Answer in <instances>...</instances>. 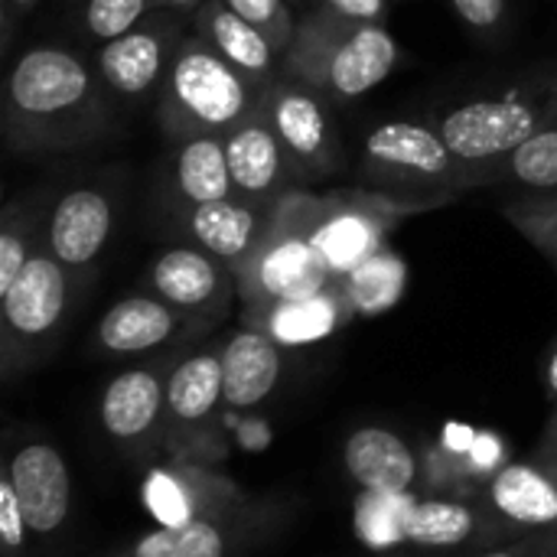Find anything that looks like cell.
<instances>
[{"instance_id":"cell-1","label":"cell","mask_w":557,"mask_h":557,"mask_svg":"<svg viewBox=\"0 0 557 557\" xmlns=\"http://www.w3.org/2000/svg\"><path fill=\"white\" fill-rule=\"evenodd\" d=\"M114 101L91 55L65 46H33L7 72V150L39 157L98 144L114 127Z\"/></svg>"},{"instance_id":"cell-2","label":"cell","mask_w":557,"mask_h":557,"mask_svg":"<svg viewBox=\"0 0 557 557\" xmlns=\"http://www.w3.org/2000/svg\"><path fill=\"white\" fill-rule=\"evenodd\" d=\"M401 62V46L388 23H359L310 7L284 52V72L330 98L349 104L382 85Z\"/></svg>"},{"instance_id":"cell-3","label":"cell","mask_w":557,"mask_h":557,"mask_svg":"<svg viewBox=\"0 0 557 557\" xmlns=\"http://www.w3.org/2000/svg\"><path fill=\"white\" fill-rule=\"evenodd\" d=\"M437 131L450 144L470 189L486 186L490 173L532 134L557 124V69L525 75L496 95H473L437 114Z\"/></svg>"},{"instance_id":"cell-4","label":"cell","mask_w":557,"mask_h":557,"mask_svg":"<svg viewBox=\"0 0 557 557\" xmlns=\"http://www.w3.org/2000/svg\"><path fill=\"white\" fill-rule=\"evenodd\" d=\"M356 183L418 212L454 202L470 189L437 124L418 117L382 121L366 134L356 157Z\"/></svg>"},{"instance_id":"cell-5","label":"cell","mask_w":557,"mask_h":557,"mask_svg":"<svg viewBox=\"0 0 557 557\" xmlns=\"http://www.w3.org/2000/svg\"><path fill=\"white\" fill-rule=\"evenodd\" d=\"M264 91L232 69L202 36L189 33L157 91V117L170 140L193 134L225 137L261 108Z\"/></svg>"},{"instance_id":"cell-6","label":"cell","mask_w":557,"mask_h":557,"mask_svg":"<svg viewBox=\"0 0 557 557\" xmlns=\"http://www.w3.org/2000/svg\"><path fill=\"white\" fill-rule=\"evenodd\" d=\"M313 189H294L277 202L268 232L235 271L245 307L313 297L336 284L313 245Z\"/></svg>"},{"instance_id":"cell-7","label":"cell","mask_w":557,"mask_h":557,"mask_svg":"<svg viewBox=\"0 0 557 557\" xmlns=\"http://www.w3.org/2000/svg\"><path fill=\"white\" fill-rule=\"evenodd\" d=\"M261 108L277 140L284 144L304 189H310L307 183L330 180L346 170V144L333 114L336 104L330 98H323L290 72H281L264 91Z\"/></svg>"},{"instance_id":"cell-8","label":"cell","mask_w":557,"mask_h":557,"mask_svg":"<svg viewBox=\"0 0 557 557\" xmlns=\"http://www.w3.org/2000/svg\"><path fill=\"white\" fill-rule=\"evenodd\" d=\"M418 209L395 202L372 189H333L317 196L313 206V245L339 281L369 261L375 251L388 248V235Z\"/></svg>"},{"instance_id":"cell-9","label":"cell","mask_w":557,"mask_h":557,"mask_svg":"<svg viewBox=\"0 0 557 557\" xmlns=\"http://www.w3.org/2000/svg\"><path fill=\"white\" fill-rule=\"evenodd\" d=\"M186 26H193V20H186L176 10L157 7L134 29L121 33L104 46H95L91 65L101 75L104 88L117 101L144 98L153 88L160 91L173 55L189 36Z\"/></svg>"},{"instance_id":"cell-10","label":"cell","mask_w":557,"mask_h":557,"mask_svg":"<svg viewBox=\"0 0 557 557\" xmlns=\"http://www.w3.org/2000/svg\"><path fill=\"white\" fill-rule=\"evenodd\" d=\"M75 284L78 277H72L46 248L29 258L20 277L0 294L7 359L49 343L62 330Z\"/></svg>"},{"instance_id":"cell-11","label":"cell","mask_w":557,"mask_h":557,"mask_svg":"<svg viewBox=\"0 0 557 557\" xmlns=\"http://www.w3.org/2000/svg\"><path fill=\"white\" fill-rule=\"evenodd\" d=\"M114 212H117V196L108 180L75 183L52 202L42 232V248L72 277H82L85 271L95 268V261L108 248L114 232Z\"/></svg>"},{"instance_id":"cell-12","label":"cell","mask_w":557,"mask_h":557,"mask_svg":"<svg viewBox=\"0 0 557 557\" xmlns=\"http://www.w3.org/2000/svg\"><path fill=\"white\" fill-rule=\"evenodd\" d=\"M147 290L166 300L183 317H219L238 294L235 271L199 245H173L147 268Z\"/></svg>"},{"instance_id":"cell-13","label":"cell","mask_w":557,"mask_h":557,"mask_svg":"<svg viewBox=\"0 0 557 557\" xmlns=\"http://www.w3.org/2000/svg\"><path fill=\"white\" fill-rule=\"evenodd\" d=\"M225 157H228L232 186L245 199L277 202L287 193L304 189L264 108H258L225 134Z\"/></svg>"},{"instance_id":"cell-14","label":"cell","mask_w":557,"mask_h":557,"mask_svg":"<svg viewBox=\"0 0 557 557\" xmlns=\"http://www.w3.org/2000/svg\"><path fill=\"white\" fill-rule=\"evenodd\" d=\"M281 202V199H277ZM277 202H261V199H245V196H228L219 202L196 206L183 212V228L193 245L238 271L245 258L255 251L261 235L268 232Z\"/></svg>"},{"instance_id":"cell-15","label":"cell","mask_w":557,"mask_h":557,"mask_svg":"<svg viewBox=\"0 0 557 557\" xmlns=\"http://www.w3.org/2000/svg\"><path fill=\"white\" fill-rule=\"evenodd\" d=\"M7 480L13 483L33 535H52L62 529L72 506V480L52 444H23L7 467Z\"/></svg>"},{"instance_id":"cell-16","label":"cell","mask_w":557,"mask_h":557,"mask_svg":"<svg viewBox=\"0 0 557 557\" xmlns=\"http://www.w3.org/2000/svg\"><path fill=\"white\" fill-rule=\"evenodd\" d=\"M193 33L202 36L232 69H238L255 88L268 91L284 72V55L274 42L245 16H238L225 0H206L193 16Z\"/></svg>"},{"instance_id":"cell-17","label":"cell","mask_w":557,"mask_h":557,"mask_svg":"<svg viewBox=\"0 0 557 557\" xmlns=\"http://www.w3.org/2000/svg\"><path fill=\"white\" fill-rule=\"evenodd\" d=\"M352 313L339 281L313 297L251 304L245 307V323L251 330L268 333L277 346H310L333 336Z\"/></svg>"},{"instance_id":"cell-18","label":"cell","mask_w":557,"mask_h":557,"mask_svg":"<svg viewBox=\"0 0 557 557\" xmlns=\"http://www.w3.org/2000/svg\"><path fill=\"white\" fill-rule=\"evenodd\" d=\"M166 186L183 212L235 196L228 157H225V137L193 134L173 140L170 163H166Z\"/></svg>"},{"instance_id":"cell-19","label":"cell","mask_w":557,"mask_h":557,"mask_svg":"<svg viewBox=\"0 0 557 557\" xmlns=\"http://www.w3.org/2000/svg\"><path fill=\"white\" fill-rule=\"evenodd\" d=\"M183 326L186 317L157 294H131L101 317L95 339L111 356H140L166 346Z\"/></svg>"},{"instance_id":"cell-20","label":"cell","mask_w":557,"mask_h":557,"mask_svg":"<svg viewBox=\"0 0 557 557\" xmlns=\"http://www.w3.org/2000/svg\"><path fill=\"white\" fill-rule=\"evenodd\" d=\"M166 414V379L157 369H127L101 395L98 418L101 428L121 441L134 444L147 437Z\"/></svg>"},{"instance_id":"cell-21","label":"cell","mask_w":557,"mask_h":557,"mask_svg":"<svg viewBox=\"0 0 557 557\" xmlns=\"http://www.w3.org/2000/svg\"><path fill=\"white\" fill-rule=\"evenodd\" d=\"M222 352V379H225V405L235 411H248L261 405L277 379H281V346L261 330H238L228 336Z\"/></svg>"},{"instance_id":"cell-22","label":"cell","mask_w":557,"mask_h":557,"mask_svg":"<svg viewBox=\"0 0 557 557\" xmlns=\"http://www.w3.org/2000/svg\"><path fill=\"white\" fill-rule=\"evenodd\" d=\"M349 476L366 493H411L418 476V460L411 447L385 431V428H362L346 441L343 450Z\"/></svg>"},{"instance_id":"cell-23","label":"cell","mask_w":557,"mask_h":557,"mask_svg":"<svg viewBox=\"0 0 557 557\" xmlns=\"http://www.w3.org/2000/svg\"><path fill=\"white\" fill-rule=\"evenodd\" d=\"M490 503L499 516L516 525L545 529L557 522V480L552 473L525 463L499 470L490 483Z\"/></svg>"},{"instance_id":"cell-24","label":"cell","mask_w":557,"mask_h":557,"mask_svg":"<svg viewBox=\"0 0 557 557\" xmlns=\"http://www.w3.org/2000/svg\"><path fill=\"white\" fill-rule=\"evenodd\" d=\"M52 212V189L39 186L7 202L0 219V294L20 277L29 258L42 248V232Z\"/></svg>"},{"instance_id":"cell-25","label":"cell","mask_w":557,"mask_h":557,"mask_svg":"<svg viewBox=\"0 0 557 557\" xmlns=\"http://www.w3.org/2000/svg\"><path fill=\"white\" fill-rule=\"evenodd\" d=\"M222 401V352H196L166 375V414L176 424H202Z\"/></svg>"},{"instance_id":"cell-26","label":"cell","mask_w":557,"mask_h":557,"mask_svg":"<svg viewBox=\"0 0 557 557\" xmlns=\"http://www.w3.org/2000/svg\"><path fill=\"white\" fill-rule=\"evenodd\" d=\"M339 287L356 317H382L401 300L408 287V264L395 248H382L356 271L339 277Z\"/></svg>"},{"instance_id":"cell-27","label":"cell","mask_w":557,"mask_h":557,"mask_svg":"<svg viewBox=\"0 0 557 557\" xmlns=\"http://www.w3.org/2000/svg\"><path fill=\"white\" fill-rule=\"evenodd\" d=\"M486 186H516L522 193H557V124L519 144L490 173Z\"/></svg>"},{"instance_id":"cell-28","label":"cell","mask_w":557,"mask_h":557,"mask_svg":"<svg viewBox=\"0 0 557 557\" xmlns=\"http://www.w3.org/2000/svg\"><path fill=\"white\" fill-rule=\"evenodd\" d=\"M418 499L411 493H366L356 499V535L362 545L382 552L408 542V519Z\"/></svg>"},{"instance_id":"cell-29","label":"cell","mask_w":557,"mask_h":557,"mask_svg":"<svg viewBox=\"0 0 557 557\" xmlns=\"http://www.w3.org/2000/svg\"><path fill=\"white\" fill-rule=\"evenodd\" d=\"M225 535L219 525L193 519L186 525H160L144 535L127 557H225Z\"/></svg>"},{"instance_id":"cell-30","label":"cell","mask_w":557,"mask_h":557,"mask_svg":"<svg viewBox=\"0 0 557 557\" xmlns=\"http://www.w3.org/2000/svg\"><path fill=\"white\" fill-rule=\"evenodd\" d=\"M473 532H476V516L460 503H444V499L414 503L408 519V542L424 548L463 545Z\"/></svg>"},{"instance_id":"cell-31","label":"cell","mask_w":557,"mask_h":557,"mask_svg":"<svg viewBox=\"0 0 557 557\" xmlns=\"http://www.w3.org/2000/svg\"><path fill=\"white\" fill-rule=\"evenodd\" d=\"M160 0H82L78 10V33L82 39L104 46L121 33L134 29L147 13H153Z\"/></svg>"},{"instance_id":"cell-32","label":"cell","mask_w":557,"mask_h":557,"mask_svg":"<svg viewBox=\"0 0 557 557\" xmlns=\"http://www.w3.org/2000/svg\"><path fill=\"white\" fill-rule=\"evenodd\" d=\"M503 215L557 268V193H529L522 199H509Z\"/></svg>"},{"instance_id":"cell-33","label":"cell","mask_w":557,"mask_h":557,"mask_svg":"<svg viewBox=\"0 0 557 557\" xmlns=\"http://www.w3.org/2000/svg\"><path fill=\"white\" fill-rule=\"evenodd\" d=\"M238 16H245L248 23H255L271 42L274 49L284 55L290 49L297 20H294V3L290 0H225Z\"/></svg>"},{"instance_id":"cell-34","label":"cell","mask_w":557,"mask_h":557,"mask_svg":"<svg viewBox=\"0 0 557 557\" xmlns=\"http://www.w3.org/2000/svg\"><path fill=\"white\" fill-rule=\"evenodd\" d=\"M147 506L160 519V525H186L193 522V503L183 490V483L163 470L150 473L147 480Z\"/></svg>"},{"instance_id":"cell-35","label":"cell","mask_w":557,"mask_h":557,"mask_svg":"<svg viewBox=\"0 0 557 557\" xmlns=\"http://www.w3.org/2000/svg\"><path fill=\"white\" fill-rule=\"evenodd\" d=\"M457 16L473 29V33H483V36H496L503 26H506V10L509 3L506 0H450Z\"/></svg>"},{"instance_id":"cell-36","label":"cell","mask_w":557,"mask_h":557,"mask_svg":"<svg viewBox=\"0 0 557 557\" xmlns=\"http://www.w3.org/2000/svg\"><path fill=\"white\" fill-rule=\"evenodd\" d=\"M26 516L20 509V499L13 493V483L3 476L0 480V539H3V548L10 555H16L26 542Z\"/></svg>"},{"instance_id":"cell-37","label":"cell","mask_w":557,"mask_h":557,"mask_svg":"<svg viewBox=\"0 0 557 557\" xmlns=\"http://www.w3.org/2000/svg\"><path fill=\"white\" fill-rule=\"evenodd\" d=\"M313 7L359 23H388V0H313Z\"/></svg>"},{"instance_id":"cell-38","label":"cell","mask_w":557,"mask_h":557,"mask_svg":"<svg viewBox=\"0 0 557 557\" xmlns=\"http://www.w3.org/2000/svg\"><path fill=\"white\" fill-rule=\"evenodd\" d=\"M36 0H0V29H3V52L13 42V29L20 20H26L33 13Z\"/></svg>"},{"instance_id":"cell-39","label":"cell","mask_w":557,"mask_h":557,"mask_svg":"<svg viewBox=\"0 0 557 557\" xmlns=\"http://www.w3.org/2000/svg\"><path fill=\"white\" fill-rule=\"evenodd\" d=\"M202 3H206V0H160V7L176 10V13H183L186 20H193V16H196V10H199Z\"/></svg>"},{"instance_id":"cell-40","label":"cell","mask_w":557,"mask_h":557,"mask_svg":"<svg viewBox=\"0 0 557 557\" xmlns=\"http://www.w3.org/2000/svg\"><path fill=\"white\" fill-rule=\"evenodd\" d=\"M545 382H548L552 395L557 398V346L552 349V359H548V369H545Z\"/></svg>"},{"instance_id":"cell-41","label":"cell","mask_w":557,"mask_h":557,"mask_svg":"<svg viewBox=\"0 0 557 557\" xmlns=\"http://www.w3.org/2000/svg\"><path fill=\"white\" fill-rule=\"evenodd\" d=\"M480 557H519L516 552H493V555H480Z\"/></svg>"},{"instance_id":"cell-42","label":"cell","mask_w":557,"mask_h":557,"mask_svg":"<svg viewBox=\"0 0 557 557\" xmlns=\"http://www.w3.org/2000/svg\"><path fill=\"white\" fill-rule=\"evenodd\" d=\"M290 3H300V0H290Z\"/></svg>"},{"instance_id":"cell-43","label":"cell","mask_w":557,"mask_h":557,"mask_svg":"<svg viewBox=\"0 0 557 557\" xmlns=\"http://www.w3.org/2000/svg\"><path fill=\"white\" fill-rule=\"evenodd\" d=\"M555 431H557V428H555Z\"/></svg>"},{"instance_id":"cell-44","label":"cell","mask_w":557,"mask_h":557,"mask_svg":"<svg viewBox=\"0 0 557 557\" xmlns=\"http://www.w3.org/2000/svg\"><path fill=\"white\" fill-rule=\"evenodd\" d=\"M395 557H398V555H395Z\"/></svg>"}]
</instances>
